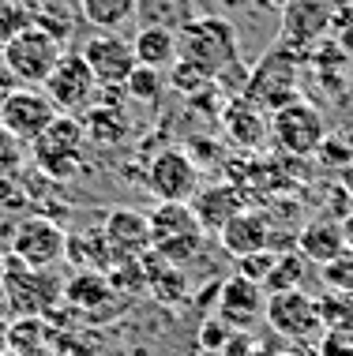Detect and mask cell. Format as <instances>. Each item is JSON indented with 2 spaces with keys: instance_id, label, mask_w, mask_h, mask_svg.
<instances>
[{
  "instance_id": "1f68e13d",
  "label": "cell",
  "mask_w": 353,
  "mask_h": 356,
  "mask_svg": "<svg viewBox=\"0 0 353 356\" xmlns=\"http://www.w3.org/2000/svg\"><path fill=\"white\" fill-rule=\"evenodd\" d=\"M23 165H26V143L15 139L12 131L0 124V180H15Z\"/></svg>"
},
{
  "instance_id": "d590c367",
  "label": "cell",
  "mask_w": 353,
  "mask_h": 356,
  "mask_svg": "<svg viewBox=\"0 0 353 356\" xmlns=\"http://www.w3.org/2000/svg\"><path fill=\"white\" fill-rule=\"evenodd\" d=\"M19 86H23V83H19L15 75H12V68H8L4 60H0V105H4L8 98H12V94L19 90Z\"/></svg>"
},
{
  "instance_id": "8d00e7d4",
  "label": "cell",
  "mask_w": 353,
  "mask_h": 356,
  "mask_svg": "<svg viewBox=\"0 0 353 356\" xmlns=\"http://www.w3.org/2000/svg\"><path fill=\"white\" fill-rule=\"evenodd\" d=\"M222 12H230V15H237V12H244V8H252V4H260V0H214Z\"/></svg>"
},
{
  "instance_id": "484cf974",
  "label": "cell",
  "mask_w": 353,
  "mask_h": 356,
  "mask_svg": "<svg viewBox=\"0 0 353 356\" xmlns=\"http://www.w3.org/2000/svg\"><path fill=\"white\" fill-rule=\"evenodd\" d=\"M79 15L94 34H117L136 19V0H79Z\"/></svg>"
},
{
  "instance_id": "603a6c76",
  "label": "cell",
  "mask_w": 353,
  "mask_h": 356,
  "mask_svg": "<svg viewBox=\"0 0 353 356\" xmlns=\"http://www.w3.org/2000/svg\"><path fill=\"white\" fill-rule=\"evenodd\" d=\"M83 131H87V139L98 143V147H120V143L128 139L132 124L117 105L98 102V105H91L87 117H83Z\"/></svg>"
},
{
  "instance_id": "7a4b0ae2",
  "label": "cell",
  "mask_w": 353,
  "mask_h": 356,
  "mask_svg": "<svg viewBox=\"0 0 353 356\" xmlns=\"http://www.w3.org/2000/svg\"><path fill=\"white\" fill-rule=\"evenodd\" d=\"M301 60L304 53L290 49L285 42H274L271 49L263 53V60L248 72V83H244V98L256 102L263 113H279L282 105L297 102L301 90H297V79H301Z\"/></svg>"
},
{
  "instance_id": "b9f144b4",
  "label": "cell",
  "mask_w": 353,
  "mask_h": 356,
  "mask_svg": "<svg viewBox=\"0 0 353 356\" xmlns=\"http://www.w3.org/2000/svg\"><path fill=\"white\" fill-rule=\"evenodd\" d=\"M4 266H8V255H0V285H4Z\"/></svg>"
},
{
  "instance_id": "7bdbcfd3",
  "label": "cell",
  "mask_w": 353,
  "mask_h": 356,
  "mask_svg": "<svg viewBox=\"0 0 353 356\" xmlns=\"http://www.w3.org/2000/svg\"><path fill=\"white\" fill-rule=\"evenodd\" d=\"M0 56H4V42H0Z\"/></svg>"
},
{
  "instance_id": "7402d4cb",
  "label": "cell",
  "mask_w": 353,
  "mask_h": 356,
  "mask_svg": "<svg viewBox=\"0 0 353 356\" xmlns=\"http://www.w3.org/2000/svg\"><path fill=\"white\" fill-rule=\"evenodd\" d=\"M132 49H136V60L143 68H173L177 64V31H166V26H139L136 38H132Z\"/></svg>"
},
{
  "instance_id": "ffe728a7",
  "label": "cell",
  "mask_w": 353,
  "mask_h": 356,
  "mask_svg": "<svg viewBox=\"0 0 353 356\" xmlns=\"http://www.w3.org/2000/svg\"><path fill=\"white\" fill-rule=\"evenodd\" d=\"M117 289H113L109 274H98V270H79L72 277H64V304L75 307L79 315H102Z\"/></svg>"
},
{
  "instance_id": "e575fe53",
  "label": "cell",
  "mask_w": 353,
  "mask_h": 356,
  "mask_svg": "<svg viewBox=\"0 0 353 356\" xmlns=\"http://www.w3.org/2000/svg\"><path fill=\"white\" fill-rule=\"evenodd\" d=\"M316 356H353V326L323 330V338L316 341Z\"/></svg>"
},
{
  "instance_id": "5bb4252c",
  "label": "cell",
  "mask_w": 353,
  "mask_h": 356,
  "mask_svg": "<svg viewBox=\"0 0 353 356\" xmlns=\"http://www.w3.org/2000/svg\"><path fill=\"white\" fill-rule=\"evenodd\" d=\"M338 8H342V0H290L282 8V38L279 42H285L297 53L316 45L331 31Z\"/></svg>"
},
{
  "instance_id": "836d02e7",
  "label": "cell",
  "mask_w": 353,
  "mask_h": 356,
  "mask_svg": "<svg viewBox=\"0 0 353 356\" xmlns=\"http://www.w3.org/2000/svg\"><path fill=\"white\" fill-rule=\"evenodd\" d=\"M274 259H279V252L244 255V259H237V274L248 277V282H256V285H263L267 277H271V270H274Z\"/></svg>"
},
{
  "instance_id": "9a60e30c",
  "label": "cell",
  "mask_w": 353,
  "mask_h": 356,
  "mask_svg": "<svg viewBox=\"0 0 353 356\" xmlns=\"http://www.w3.org/2000/svg\"><path fill=\"white\" fill-rule=\"evenodd\" d=\"M263 312H267L263 285L248 282L241 274L218 285V319L230 326V330H248V326H256Z\"/></svg>"
},
{
  "instance_id": "8992f818",
  "label": "cell",
  "mask_w": 353,
  "mask_h": 356,
  "mask_svg": "<svg viewBox=\"0 0 353 356\" xmlns=\"http://www.w3.org/2000/svg\"><path fill=\"white\" fill-rule=\"evenodd\" d=\"M12 259L34 270H56L68 259V233L56 218L31 214L12 225Z\"/></svg>"
},
{
  "instance_id": "ee69618b",
  "label": "cell",
  "mask_w": 353,
  "mask_h": 356,
  "mask_svg": "<svg viewBox=\"0 0 353 356\" xmlns=\"http://www.w3.org/2000/svg\"><path fill=\"white\" fill-rule=\"evenodd\" d=\"M342 4H353V0H342Z\"/></svg>"
},
{
  "instance_id": "4316f807",
  "label": "cell",
  "mask_w": 353,
  "mask_h": 356,
  "mask_svg": "<svg viewBox=\"0 0 353 356\" xmlns=\"http://www.w3.org/2000/svg\"><path fill=\"white\" fill-rule=\"evenodd\" d=\"M136 19L143 26H166V31H180L185 23L196 19L192 0H136Z\"/></svg>"
},
{
  "instance_id": "7c38bea8",
  "label": "cell",
  "mask_w": 353,
  "mask_h": 356,
  "mask_svg": "<svg viewBox=\"0 0 353 356\" xmlns=\"http://www.w3.org/2000/svg\"><path fill=\"white\" fill-rule=\"evenodd\" d=\"M79 53L94 72V79H98V90H124L128 75L139 68L132 42H124L120 34H94L83 42Z\"/></svg>"
},
{
  "instance_id": "4dcf8cb0",
  "label": "cell",
  "mask_w": 353,
  "mask_h": 356,
  "mask_svg": "<svg viewBox=\"0 0 353 356\" xmlns=\"http://www.w3.org/2000/svg\"><path fill=\"white\" fill-rule=\"evenodd\" d=\"M320 277L331 293H350L353 296V248H346V252L338 259H331V263H323Z\"/></svg>"
},
{
  "instance_id": "5b68a950",
  "label": "cell",
  "mask_w": 353,
  "mask_h": 356,
  "mask_svg": "<svg viewBox=\"0 0 353 356\" xmlns=\"http://www.w3.org/2000/svg\"><path fill=\"white\" fill-rule=\"evenodd\" d=\"M150 221V252L162 255L166 263L185 266L192 263L203 248V229L188 203H158L147 214Z\"/></svg>"
},
{
  "instance_id": "44dd1931",
  "label": "cell",
  "mask_w": 353,
  "mask_h": 356,
  "mask_svg": "<svg viewBox=\"0 0 353 356\" xmlns=\"http://www.w3.org/2000/svg\"><path fill=\"white\" fill-rule=\"evenodd\" d=\"M297 252L308 259V263H331L346 252V236H342V221L331 218H312L308 225L297 233Z\"/></svg>"
},
{
  "instance_id": "d6a6232c",
  "label": "cell",
  "mask_w": 353,
  "mask_h": 356,
  "mask_svg": "<svg viewBox=\"0 0 353 356\" xmlns=\"http://www.w3.org/2000/svg\"><path fill=\"white\" fill-rule=\"evenodd\" d=\"M169 86L180 94H188V98H196L199 90H211L214 79L207 72H199L196 64H188V60H177L173 68H169Z\"/></svg>"
},
{
  "instance_id": "cb8c5ba5",
  "label": "cell",
  "mask_w": 353,
  "mask_h": 356,
  "mask_svg": "<svg viewBox=\"0 0 353 356\" xmlns=\"http://www.w3.org/2000/svg\"><path fill=\"white\" fill-rule=\"evenodd\" d=\"M68 259L79 263L83 270H98L109 274L117 266V259L109 252V240L102 229H87V233H68Z\"/></svg>"
},
{
  "instance_id": "f1b7e54d",
  "label": "cell",
  "mask_w": 353,
  "mask_h": 356,
  "mask_svg": "<svg viewBox=\"0 0 353 356\" xmlns=\"http://www.w3.org/2000/svg\"><path fill=\"white\" fill-rule=\"evenodd\" d=\"M124 94L139 105H158L162 94H166V79H162L158 68H143L139 64V68L128 75V83H124Z\"/></svg>"
},
{
  "instance_id": "74e56055",
  "label": "cell",
  "mask_w": 353,
  "mask_h": 356,
  "mask_svg": "<svg viewBox=\"0 0 353 356\" xmlns=\"http://www.w3.org/2000/svg\"><path fill=\"white\" fill-rule=\"evenodd\" d=\"M342 236H346V248H353V214L342 221Z\"/></svg>"
},
{
  "instance_id": "9c48e42d",
  "label": "cell",
  "mask_w": 353,
  "mask_h": 356,
  "mask_svg": "<svg viewBox=\"0 0 353 356\" xmlns=\"http://www.w3.org/2000/svg\"><path fill=\"white\" fill-rule=\"evenodd\" d=\"M61 56H64V45L56 42V38L38 31V26H26L23 34H15L12 42H4V56H0V60L12 68V75L23 86H38L53 75Z\"/></svg>"
},
{
  "instance_id": "277c9868",
  "label": "cell",
  "mask_w": 353,
  "mask_h": 356,
  "mask_svg": "<svg viewBox=\"0 0 353 356\" xmlns=\"http://www.w3.org/2000/svg\"><path fill=\"white\" fill-rule=\"evenodd\" d=\"M83 143H87V131H83V120L61 113L45 136H38L31 143V158L34 165L42 169V177L49 180H72L79 172H87V154H83Z\"/></svg>"
},
{
  "instance_id": "3957f363",
  "label": "cell",
  "mask_w": 353,
  "mask_h": 356,
  "mask_svg": "<svg viewBox=\"0 0 353 356\" xmlns=\"http://www.w3.org/2000/svg\"><path fill=\"white\" fill-rule=\"evenodd\" d=\"M0 296H4L8 312L15 319H49L53 307L64 304V277L56 270H34V266H23L8 255L4 266V285H0Z\"/></svg>"
},
{
  "instance_id": "ba28073f",
  "label": "cell",
  "mask_w": 353,
  "mask_h": 356,
  "mask_svg": "<svg viewBox=\"0 0 353 356\" xmlns=\"http://www.w3.org/2000/svg\"><path fill=\"white\" fill-rule=\"evenodd\" d=\"M143 188H147L158 203H192V195L199 191V165L192 161L188 150L166 147L147 161Z\"/></svg>"
},
{
  "instance_id": "6da1fadb",
  "label": "cell",
  "mask_w": 353,
  "mask_h": 356,
  "mask_svg": "<svg viewBox=\"0 0 353 356\" xmlns=\"http://www.w3.org/2000/svg\"><path fill=\"white\" fill-rule=\"evenodd\" d=\"M177 60L196 64L199 72H207L218 83H226L230 75L248 79L241 64V45H237V31L226 15H196L192 23H185L177 31Z\"/></svg>"
},
{
  "instance_id": "30bf717a",
  "label": "cell",
  "mask_w": 353,
  "mask_h": 356,
  "mask_svg": "<svg viewBox=\"0 0 353 356\" xmlns=\"http://www.w3.org/2000/svg\"><path fill=\"white\" fill-rule=\"evenodd\" d=\"M263 319L271 323L274 334L290 341H312L316 345L323 338V315H320V304L316 296H308L304 289H290V293H271L267 296V312Z\"/></svg>"
},
{
  "instance_id": "d6986e66",
  "label": "cell",
  "mask_w": 353,
  "mask_h": 356,
  "mask_svg": "<svg viewBox=\"0 0 353 356\" xmlns=\"http://www.w3.org/2000/svg\"><path fill=\"white\" fill-rule=\"evenodd\" d=\"M222 248L230 252L233 259H244V255H256V252H271V221H267L260 210H241L230 225L218 233Z\"/></svg>"
},
{
  "instance_id": "2e32d148",
  "label": "cell",
  "mask_w": 353,
  "mask_h": 356,
  "mask_svg": "<svg viewBox=\"0 0 353 356\" xmlns=\"http://www.w3.org/2000/svg\"><path fill=\"white\" fill-rule=\"evenodd\" d=\"M102 233L109 240V252L120 263H136L150 252V221L139 210H109Z\"/></svg>"
},
{
  "instance_id": "83f0119b",
  "label": "cell",
  "mask_w": 353,
  "mask_h": 356,
  "mask_svg": "<svg viewBox=\"0 0 353 356\" xmlns=\"http://www.w3.org/2000/svg\"><path fill=\"white\" fill-rule=\"evenodd\" d=\"M301 282H304V255L290 252L274 259V270L263 282V293H290V289H301Z\"/></svg>"
},
{
  "instance_id": "ab89813d",
  "label": "cell",
  "mask_w": 353,
  "mask_h": 356,
  "mask_svg": "<svg viewBox=\"0 0 353 356\" xmlns=\"http://www.w3.org/2000/svg\"><path fill=\"white\" fill-rule=\"evenodd\" d=\"M4 353H8V323L0 319V356H4Z\"/></svg>"
},
{
  "instance_id": "ac0fdd59",
  "label": "cell",
  "mask_w": 353,
  "mask_h": 356,
  "mask_svg": "<svg viewBox=\"0 0 353 356\" xmlns=\"http://www.w3.org/2000/svg\"><path fill=\"white\" fill-rule=\"evenodd\" d=\"M222 124H226V136H230L237 147H263V139L271 136V120L263 117V109L256 102H248L244 94H233L230 102L222 105Z\"/></svg>"
},
{
  "instance_id": "f546056e",
  "label": "cell",
  "mask_w": 353,
  "mask_h": 356,
  "mask_svg": "<svg viewBox=\"0 0 353 356\" xmlns=\"http://www.w3.org/2000/svg\"><path fill=\"white\" fill-rule=\"evenodd\" d=\"M34 26V0H0V42H12Z\"/></svg>"
},
{
  "instance_id": "e0dca14e",
  "label": "cell",
  "mask_w": 353,
  "mask_h": 356,
  "mask_svg": "<svg viewBox=\"0 0 353 356\" xmlns=\"http://www.w3.org/2000/svg\"><path fill=\"white\" fill-rule=\"evenodd\" d=\"M188 207H192V214H196V221H199L203 233H222V229L244 210V191L226 180V184L199 188Z\"/></svg>"
},
{
  "instance_id": "8fae6325",
  "label": "cell",
  "mask_w": 353,
  "mask_h": 356,
  "mask_svg": "<svg viewBox=\"0 0 353 356\" xmlns=\"http://www.w3.org/2000/svg\"><path fill=\"white\" fill-rule=\"evenodd\" d=\"M42 90L49 94V102L61 113L75 117V113H87L94 105V98H98V79H94V72L87 68L83 53L64 49V56L56 60L53 75L42 83Z\"/></svg>"
},
{
  "instance_id": "f35d334b",
  "label": "cell",
  "mask_w": 353,
  "mask_h": 356,
  "mask_svg": "<svg viewBox=\"0 0 353 356\" xmlns=\"http://www.w3.org/2000/svg\"><path fill=\"white\" fill-rule=\"evenodd\" d=\"M248 356H282V353H274L271 345H252V353H248Z\"/></svg>"
},
{
  "instance_id": "52a82bcc",
  "label": "cell",
  "mask_w": 353,
  "mask_h": 356,
  "mask_svg": "<svg viewBox=\"0 0 353 356\" xmlns=\"http://www.w3.org/2000/svg\"><path fill=\"white\" fill-rule=\"evenodd\" d=\"M271 139L279 143V150L290 154V158H312V154H320L323 143H327L323 113L304 98L282 105L279 113H271Z\"/></svg>"
},
{
  "instance_id": "60d3db41",
  "label": "cell",
  "mask_w": 353,
  "mask_h": 356,
  "mask_svg": "<svg viewBox=\"0 0 353 356\" xmlns=\"http://www.w3.org/2000/svg\"><path fill=\"white\" fill-rule=\"evenodd\" d=\"M260 4H267V8H274V12H282V8L290 4V0H260Z\"/></svg>"
},
{
  "instance_id": "d4e9b609",
  "label": "cell",
  "mask_w": 353,
  "mask_h": 356,
  "mask_svg": "<svg viewBox=\"0 0 353 356\" xmlns=\"http://www.w3.org/2000/svg\"><path fill=\"white\" fill-rule=\"evenodd\" d=\"M8 349L19 356H53V326L38 315L8 323Z\"/></svg>"
},
{
  "instance_id": "f6af8a7d",
  "label": "cell",
  "mask_w": 353,
  "mask_h": 356,
  "mask_svg": "<svg viewBox=\"0 0 353 356\" xmlns=\"http://www.w3.org/2000/svg\"><path fill=\"white\" fill-rule=\"evenodd\" d=\"M34 8H38V0H34Z\"/></svg>"
},
{
  "instance_id": "4fadbf2b",
  "label": "cell",
  "mask_w": 353,
  "mask_h": 356,
  "mask_svg": "<svg viewBox=\"0 0 353 356\" xmlns=\"http://www.w3.org/2000/svg\"><path fill=\"white\" fill-rule=\"evenodd\" d=\"M61 117V109L49 102V94L38 86H19V90L0 105V124L12 131L15 139L34 143L38 136H45V128Z\"/></svg>"
}]
</instances>
